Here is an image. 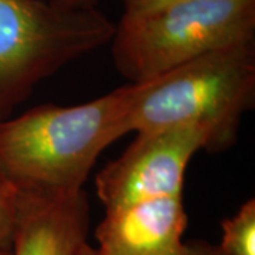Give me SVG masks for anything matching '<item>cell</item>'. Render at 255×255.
Segmentation results:
<instances>
[{"label":"cell","instance_id":"ba28073f","mask_svg":"<svg viewBox=\"0 0 255 255\" xmlns=\"http://www.w3.org/2000/svg\"><path fill=\"white\" fill-rule=\"evenodd\" d=\"M217 255H255V200H247L237 213L221 221Z\"/></svg>","mask_w":255,"mask_h":255},{"label":"cell","instance_id":"4fadbf2b","mask_svg":"<svg viewBox=\"0 0 255 255\" xmlns=\"http://www.w3.org/2000/svg\"><path fill=\"white\" fill-rule=\"evenodd\" d=\"M0 255H11V251H4V253H0Z\"/></svg>","mask_w":255,"mask_h":255},{"label":"cell","instance_id":"277c9868","mask_svg":"<svg viewBox=\"0 0 255 255\" xmlns=\"http://www.w3.org/2000/svg\"><path fill=\"white\" fill-rule=\"evenodd\" d=\"M114 31L97 7L0 0V119L67 64L110 44Z\"/></svg>","mask_w":255,"mask_h":255},{"label":"cell","instance_id":"8fae6325","mask_svg":"<svg viewBox=\"0 0 255 255\" xmlns=\"http://www.w3.org/2000/svg\"><path fill=\"white\" fill-rule=\"evenodd\" d=\"M78 255L97 254H95L94 247H91L87 243V244H84ZM180 255H217V253H216V246H211L210 243H206V241H190V243H187L184 251Z\"/></svg>","mask_w":255,"mask_h":255},{"label":"cell","instance_id":"9c48e42d","mask_svg":"<svg viewBox=\"0 0 255 255\" xmlns=\"http://www.w3.org/2000/svg\"><path fill=\"white\" fill-rule=\"evenodd\" d=\"M18 194L0 170V253L11 251L16 221Z\"/></svg>","mask_w":255,"mask_h":255},{"label":"cell","instance_id":"52a82bcc","mask_svg":"<svg viewBox=\"0 0 255 255\" xmlns=\"http://www.w3.org/2000/svg\"><path fill=\"white\" fill-rule=\"evenodd\" d=\"M17 194L11 255H78L90 230V204L84 190L60 197Z\"/></svg>","mask_w":255,"mask_h":255},{"label":"cell","instance_id":"7a4b0ae2","mask_svg":"<svg viewBox=\"0 0 255 255\" xmlns=\"http://www.w3.org/2000/svg\"><path fill=\"white\" fill-rule=\"evenodd\" d=\"M130 84L129 133L196 125L210 135L209 152L237 142L255 102V43L228 47Z\"/></svg>","mask_w":255,"mask_h":255},{"label":"cell","instance_id":"7c38bea8","mask_svg":"<svg viewBox=\"0 0 255 255\" xmlns=\"http://www.w3.org/2000/svg\"><path fill=\"white\" fill-rule=\"evenodd\" d=\"M50 1L68 9H95L100 0H50Z\"/></svg>","mask_w":255,"mask_h":255},{"label":"cell","instance_id":"5b68a950","mask_svg":"<svg viewBox=\"0 0 255 255\" xmlns=\"http://www.w3.org/2000/svg\"><path fill=\"white\" fill-rule=\"evenodd\" d=\"M209 132L184 125L140 132L118 159L95 179L97 196L105 210L136 201L183 196L187 166L201 149L209 147Z\"/></svg>","mask_w":255,"mask_h":255},{"label":"cell","instance_id":"8992f818","mask_svg":"<svg viewBox=\"0 0 255 255\" xmlns=\"http://www.w3.org/2000/svg\"><path fill=\"white\" fill-rule=\"evenodd\" d=\"M186 228L183 196L136 201L105 210L94 250L97 255H180Z\"/></svg>","mask_w":255,"mask_h":255},{"label":"cell","instance_id":"30bf717a","mask_svg":"<svg viewBox=\"0 0 255 255\" xmlns=\"http://www.w3.org/2000/svg\"><path fill=\"white\" fill-rule=\"evenodd\" d=\"M125 14H139L187 0H119Z\"/></svg>","mask_w":255,"mask_h":255},{"label":"cell","instance_id":"3957f363","mask_svg":"<svg viewBox=\"0 0 255 255\" xmlns=\"http://www.w3.org/2000/svg\"><path fill=\"white\" fill-rule=\"evenodd\" d=\"M248 43H255V0H187L124 13L110 44L117 70L135 84Z\"/></svg>","mask_w":255,"mask_h":255},{"label":"cell","instance_id":"6da1fadb","mask_svg":"<svg viewBox=\"0 0 255 255\" xmlns=\"http://www.w3.org/2000/svg\"><path fill=\"white\" fill-rule=\"evenodd\" d=\"M130 84L73 107L40 105L0 121V170L17 193L60 197L82 190L98 156L129 133Z\"/></svg>","mask_w":255,"mask_h":255}]
</instances>
